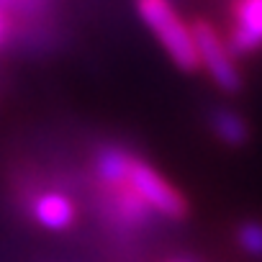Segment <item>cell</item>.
Here are the masks:
<instances>
[{"label":"cell","mask_w":262,"mask_h":262,"mask_svg":"<svg viewBox=\"0 0 262 262\" xmlns=\"http://www.w3.org/2000/svg\"><path fill=\"white\" fill-rule=\"evenodd\" d=\"M134 3H137L139 18L155 34V39L175 62V67L183 72H198L201 57H198L190 21L180 16L172 0H134Z\"/></svg>","instance_id":"obj_1"},{"label":"cell","mask_w":262,"mask_h":262,"mask_svg":"<svg viewBox=\"0 0 262 262\" xmlns=\"http://www.w3.org/2000/svg\"><path fill=\"white\" fill-rule=\"evenodd\" d=\"M128 183L134 185V190L144 198V203L157 213V219L165 221H185L190 216V203L183 195L178 185H172L152 162H147L139 152H131L128 160Z\"/></svg>","instance_id":"obj_2"},{"label":"cell","mask_w":262,"mask_h":262,"mask_svg":"<svg viewBox=\"0 0 262 262\" xmlns=\"http://www.w3.org/2000/svg\"><path fill=\"white\" fill-rule=\"evenodd\" d=\"M190 29H193V36H195L201 70H206L208 77L213 80V85H219L224 93H239L242 85H244L242 70H239L236 54L226 44L224 34L206 16H195L190 21Z\"/></svg>","instance_id":"obj_3"},{"label":"cell","mask_w":262,"mask_h":262,"mask_svg":"<svg viewBox=\"0 0 262 262\" xmlns=\"http://www.w3.org/2000/svg\"><path fill=\"white\" fill-rule=\"evenodd\" d=\"M18 203L26 216L47 231H70L77 224V206L59 188H21Z\"/></svg>","instance_id":"obj_4"},{"label":"cell","mask_w":262,"mask_h":262,"mask_svg":"<svg viewBox=\"0 0 262 262\" xmlns=\"http://www.w3.org/2000/svg\"><path fill=\"white\" fill-rule=\"evenodd\" d=\"M224 39L236 57L262 52V0H229Z\"/></svg>","instance_id":"obj_5"},{"label":"cell","mask_w":262,"mask_h":262,"mask_svg":"<svg viewBox=\"0 0 262 262\" xmlns=\"http://www.w3.org/2000/svg\"><path fill=\"white\" fill-rule=\"evenodd\" d=\"M211 128L213 134L229 144V147H242L249 142V123L231 108H219L211 113Z\"/></svg>","instance_id":"obj_6"},{"label":"cell","mask_w":262,"mask_h":262,"mask_svg":"<svg viewBox=\"0 0 262 262\" xmlns=\"http://www.w3.org/2000/svg\"><path fill=\"white\" fill-rule=\"evenodd\" d=\"M239 249L254 259H262V221H244L236 226L234 234Z\"/></svg>","instance_id":"obj_7"}]
</instances>
